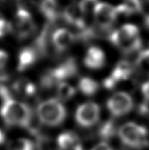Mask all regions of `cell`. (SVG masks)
Segmentation results:
<instances>
[{"mask_svg": "<svg viewBox=\"0 0 149 150\" xmlns=\"http://www.w3.org/2000/svg\"><path fill=\"white\" fill-rule=\"evenodd\" d=\"M0 115L3 122L8 127H21L31 129L32 111L28 104L9 98L3 101Z\"/></svg>", "mask_w": 149, "mask_h": 150, "instance_id": "1", "label": "cell"}, {"mask_svg": "<svg viewBox=\"0 0 149 150\" xmlns=\"http://www.w3.org/2000/svg\"><path fill=\"white\" fill-rule=\"evenodd\" d=\"M110 43L125 54L137 52L142 46L140 31L134 23H125L108 35Z\"/></svg>", "mask_w": 149, "mask_h": 150, "instance_id": "2", "label": "cell"}, {"mask_svg": "<svg viewBox=\"0 0 149 150\" xmlns=\"http://www.w3.org/2000/svg\"><path fill=\"white\" fill-rule=\"evenodd\" d=\"M37 117L44 125L56 127L64 123L67 117V111L60 100L48 99L38 105Z\"/></svg>", "mask_w": 149, "mask_h": 150, "instance_id": "3", "label": "cell"}, {"mask_svg": "<svg viewBox=\"0 0 149 150\" xmlns=\"http://www.w3.org/2000/svg\"><path fill=\"white\" fill-rule=\"evenodd\" d=\"M77 72V64L76 60L72 58L67 59L62 64L48 70L43 74L41 80L40 85L44 89L52 88L55 85L58 86L62 82L74 76Z\"/></svg>", "mask_w": 149, "mask_h": 150, "instance_id": "4", "label": "cell"}, {"mask_svg": "<svg viewBox=\"0 0 149 150\" xmlns=\"http://www.w3.org/2000/svg\"><path fill=\"white\" fill-rule=\"evenodd\" d=\"M119 137L123 144L139 149L148 144V132L145 127L133 122L126 123L119 128Z\"/></svg>", "mask_w": 149, "mask_h": 150, "instance_id": "5", "label": "cell"}, {"mask_svg": "<svg viewBox=\"0 0 149 150\" xmlns=\"http://www.w3.org/2000/svg\"><path fill=\"white\" fill-rule=\"evenodd\" d=\"M92 15L95 26L103 32L110 31L119 18L116 6L102 1L95 5Z\"/></svg>", "mask_w": 149, "mask_h": 150, "instance_id": "6", "label": "cell"}, {"mask_svg": "<svg viewBox=\"0 0 149 150\" xmlns=\"http://www.w3.org/2000/svg\"><path fill=\"white\" fill-rule=\"evenodd\" d=\"M13 31L19 40H25L33 35L36 31L32 15L27 8L18 6L16 10L12 24Z\"/></svg>", "mask_w": 149, "mask_h": 150, "instance_id": "7", "label": "cell"}, {"mask_svg": "<svg viewBox=\"0 0 149 150\" xmlns=\"http://www.w3.org/2000/svg\"><path fill=\"white\" fill-rule=\"evenodd\" d=\"M86 15L87 11L84 9L79 1L68 4L61 13L64 22L76 28L77 31L88 26L86 20Z\"/></svg>", "mask_w": 149, "mask_h": 150, "instance_id": "8", "label": "cell"}, {"mask_svg": "<svg viewBox=\"0 0 149 150\" xmlns=\"http://www.w3.org/2000/svg\"><path fill=\"white\" fill-rule=\"evenodd\" d=\"M100 108L95 102H86L78 106L75 114L76 123L83 128H90L100 120Z\"/></svg>", "mask_w": 149, "mask_h": 150, "instance_id": "9", "label": "cell"}, {"mask_svg": "<svg viewBox=\"0 0 149 150\" xmlns=\"http://www.w3.org/2000/svg\"><path fill=\"white\" fill-rule=\"evenodd\" d=\"M133 99L128 93L118 92L113 94L107 101V108L115 117H120L129 113L133 108Z\"/></svg>", "mask_w": 149, "mask_h": 150, "instance_id": "10", "label": "cell"}, {"mask_svg": "<svg viewBox=\"0 0 149 150\" xmlns=\"http://www.w3.org/2000/svg\"><path fill=\"white\" fill-rule=\"evenodd\" d=\"M132 70V67L129 62L127 60L119 61L114 67L109 76L104 80V88L112 89L116 88L119 83L128 80L131 77Z\"/></svg>", "mask_w": 149, "mask_h": 150, "instance_id": "11", "label": "cell"}, {"mask_svg": "<svg viewBox=\"0 0 149 150\" xmlns=\"http://www.w3.org/2000/svg\"><path fill=\"white\" fill-rule=\"evenodd\" d=\"M76 35L65 28L55 29L52 34V43L58 52H65L73 44Z\"/></svg>", "mask_w": 149, "mask_h": 150, "instance_id": "12", "label": "cell"}, {"mask_svg": "<svg viewBox=\"0 0 149 150\" xmlns=\"http://www.w3.org/2000/svg\"><path fill=\"white\" fill-rule=\"evenodd\" d=\"M106 64L105 53L97 46L90 47L83 57V64L91 70H99Z\"/></svg>", "mask_w": 149, "mask_h": 150, "instance_id": "13", "label": "cell"}, {"mask_svg": "<svg viewBox=\"0 0 149 150\" xmlns=\"http://www.w3.org/2000/svg\"><path fill=\"white\" fill-rule=\"evenodd\" d=\"M57 145L60 150H83L79 137L72 131H66L59 135Z\"/></svg>", "mask_w": 149, "mask_h": 150, "instance_id": "14", "label": "cell"}, {"mask_svg": "<svg viewBox=\"0 0 149 150\" xmlns=\"http://www.w3.org/2000/svg\"><path fill=\"white\" fill-rule=\"evenodd\" d=\"M40 55L34 47H25L22 48L18 55L17 69L18 71H24L32 67Z\"/></svg>", "mask_w": 149, "mask_h": 150, "instance_id": "15", "label": "cell"}, {"mask_svg": "<svg viewBox=\"0 0 149 150\" xmlns=\"http://www.w3.org/2000/svg\"><path fill=\"white\" fill-rule=\"evenodd\" d=\"M118 17H130L143 12V0H124L118 6H116Z\"/></svg>", "mask_w": 149, "mask_h": 150, "instance_id": "16", "label": "cell"}, {"mask_svg": "<svg viewBox=\"0 0 149 150\" xmlns=\"http://www.w3.org/2000/svg\"><path fill=\"white\" fill-rule=\"evenodd\" d=\"M38 6L40 13L48 23H54L60 16L58 0H40Z\"/></svg>", "mask_w": 149, "mask_h": 150, "instance_id": "17", "label": "cell"}, {"mask_svg": "<svg viewBox=\"0 0 149 150\" xmlns=\"http://www.w3.org/2000/svg\"><path fill=\"white\" fill-rule=\"evenodd\" d=\"M14 94H18L23 97H30L35 94L36 88L31 81L28 79L15 80L11 86Z\"/></svg>", "mask_w": 149, "mask_h": 150, "instance_id": "18", "label": "cell"}, {"mask_svg": "<svg viewBox=\"0 0 149 150\" xmlns=\"http://www.w3.org/2000/svg\"><path fill=\"white\" fill-rule=\"evenodd\" d=\"M78 88L82 94L87 96H91L96 94L100 88V85L96 80L90 77H82L79 80Z\"/></svg>", "mask_w": 149, "mask_h": 150, "instance_id": "19", "label": "cell"}, {"mask_svg": "<svg viewBox=\"0 0 149 150\" xmlns=\"http://www.w3.org/2000/svg\"><path fill=\"white\" fill-rule=\"evenodd\" d=\"M76 93V88L67 82H62L57 86V96L59 100H68L72 98Z\"/></svg>", "mask_w": 149, "mask_h": 150, "instance_id": "20", "label": "cell"}, {"mask_svg": "<svg viewBox=\"0 0 149 150\" xmlns=\"http://www.w3.org/2000/svg\"><path fill=\"white\" fill-rule=\"evenodd\" d=\"M138 71L143 75L149 76V48L140 52L136 61Z\"/></svg>", "mask_w": 149, "mask_h": 150, "instance_id": "21", "label": "cell"}, {"mask_svg": "<svg viewBox=\"0 0 149 150\" xmlns=\"http://www.w3.org/2000/svg\"><path fill=\"white\" fill-rule=\"evenodd\" d=\"M9 150H34L35 144L32 141L25 138H18L11 141L8 146Z\"/></svg>", "mask_w": 149, "mask_h": 150, "instance_id": "22", "label": "cell"}, {"mask_svg": "<svg viewBox=\"0 0 149 150\" xmlns=\"http://www.w3.org/2000/svg\"><path fill=\"white\" fill-rule=\"evenodd\" d=\"M141 92L143 96V100H144V104L140 107L141 109V112H145L148 110V106L149 105V80L145 81L144 83L141 86Z\"/></svg>", "mask_w": 149, "mask_h": 150, "instance_id": "23", "label": "cell"}, {"mask_svg": "<svg viewBox=\"0 0 149 150\" xmlns=\"http://www.w3.org/2000/svg\"><path fill=\"white\" fill-rule=\"evenodd\" d=\"M12 31V24L7 21L2 15H0V38L6 36L7 34Z\"/></svg>", "mask_w": 149, "mask_h": 150, "instance_id": "24", "label": "cell"}, {"mask_svg": "<svg viewBox=\"0 0 149 150\" xmlns=\"http://www.w3.org/2000/svg\"><path fill=\"white\" fill-rule=\"evenodd\" d=\"M115 132V127L112 122H107L104 125L101 126L100 130V135L104 138H109Z\"/></svg>", "mask_w": 149, "mask_h": 150, "instance_id": "25", "label": "cell"}, {"mask_svg": "<svg viewBox=\"0 0 149 150\" xmlns=\"http://www.w3.org/2000/svg\"><path fill=\"white\" fill-rule=\"evenodd\" d=\"M9 59L8 53L4 50L0 49V71L3 70L7 64Z\"/></svg>", "mask_w": 149, "mask_h": 150, "instance_id": "26", "label": "cell"}, {"mask_svg": "<svg viewBox=\"0 0 149 150\" xmlns=\"http://www.w3.org/2000/svg\"><path fill=\"white\" fill-rule=\"evenodd\" d=\"M79 2H80V3L82 4V6L84 7V9H85L86 11H87V12H88V11L91 9V8H93L95 5L99 1H98V0H80Z\"/></svg>", "mask_w": 149, "mask_h": 150, "instance_id": "27", "label": "cell"}, {"mask_svg": "<svg viewBox=\"0 0 149 150\" xmlns=\"http://www.w3.org/2000/svg\"><path fill=\"white\" fill-rule=\"evenodd\" d=\"M91 150H113V149L110 146L108 143H107L106 141H102L96 145H95Z\"/></svg>", "mask_w": 149, "mask_h": 150, "instance_id": "28", "label": "cell"}, {"mask_svg": "<svg viewBox=\"0 0 149 150\" xmlns=\"http://www.w3.org/2000/svg\"><path fill=\"white\" fill-rule=\"evenodd\" d=\"M143 23L144 28H146L148 31H149V13L144 15L143 18Z\"/></svg>", "mask_w": 149, "mask_h": 150, "instance_id": "29", "label": "cell"}, {"mask_svg": "<svg viewBox=\"0 0 149 150\" xmlns=\"http://www.w3.org/2000/svg\"><path fill=\"white\" fill-rule=\"evenodd\" d=\"M23 2L24 3H27V4H28V3H31V4H35V3H39V2H40V0H22Z\"/></svg>", "mask_w": 149, "mask_h": 150, "instance_id": "30", "label": "cell"}, {"mask_svg": "<svg viewBox=\"0 0 149 150\" xmlns=\"http://www.w3.org/2000/svg\"><path fill=\"white\" fill-rule=\"evenodd\" d=\"M1 2H6V1H7V0H0Z\"/></svg>", "mask_w": 149, "mask_h": 150, "instance_id": "31", "label": "cell"}, {"mask_svg": "<svg viewBox=\"0 0 149 150\" xmlns=\"http://www.w3.org/2000/svg\"><path fill=\"white\" fill-rule=\"evenodd\" d=\"M148 2H149V0H148Z\"/></svg>", "mask_w": 149, "mask_h": 150, "instance_id": "32", "label": "cell"}, {"mask_svg": "<svg viewBox=\"0 0 149 150\" xmlns=\"http://www.w3.org/2000/svg\"><path fill=\"white\" fill-rule=\"evenodd\" d=\"M7 150H9V149H7Z\"/></svg>", "mask_w": 149, "mask_h": 150, "instance_id": "33", "label": "cell"}]
</instances>
